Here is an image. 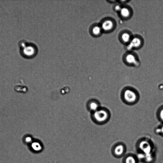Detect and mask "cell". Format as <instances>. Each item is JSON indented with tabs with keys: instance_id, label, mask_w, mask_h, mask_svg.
<instances>
[{
	"instance_id": "1",
	"label": "cell",
	"mask_w": 163,
	"mask_h": 163,
	"mask_svg": "<svg viewBox=\"0 0 163 163\" xmlns=\"http://www.w3.org/2000/svg\"><path fill=\"white\" fill-rule=\"evenodd\" d=\"M38 51L37 46L35 44L28 42L24 47L20 49V53L24 59H31L36 56Z\"/></svg>"
},
{
	"instance_id": "2",
	"label": "cell",
	"mask_w": 163,
	"mask_h": 163,
	"mask_svg": "<svg viewBox=\"0 0 163 163\" xmlns=\"http://www.w3.org/2000/svg\"><path fill=\"white\" fill-rule=\"evenodd\" d=\"M108 111L101 108L91 113L90 115L92 121L97 124H101L105 122L108 120Z\"/></svg>"
},
{
	"instance_id": "3",
	"label": "cell",
	"mask_w": 163,
	"mask_h": 163,
	"mask_svg": "<svg viewBox=\"0 0 163 163\" xmlns=\"http://www.w3.org/2000/svg\"><path fill=\"white\" fill-rule=\"evenodd\" d=\"M99 24L103 33H109L113 32L116 27L115 20L110 17L104 18L101 20Z\"/></svg>"
},
{
	"instance_id": "4",
	"label": "cell",
	"mask_w": 163,
	"mask_h": 163,
	"mask_svg": "<svg viewBox=\"0 0 163 163\" xmlns=\"http://www.w3.org/2000/svg\"><path fill=\"white\" fill-rule=\"evenodd\" d=\"M123 60L126 65L131 66L138 65L139 61L137 54L131 51H127L124 54Z\"/></svg>"
},
{
	"instance_id": "5",
	"label": "cell",
	"mask_w": 163,
	"mask_h": 163,
	"mask_svg": "<svg viewBox=\"0 0 163 163\" xmlns=\"http://www.w3.org/2000/svg\"><path fill=\"white\" fill-rule=\"evenodd\" d=\"M144 43L143 37L139 34L133 36L130 43L127 45L130 49L138 50L141 49Z\"/></svg>"
},
{
	"instance_id": "6",
	"label": "cell",
	"mask_w": 163,
	"mask_h": 163,
	"mask_svg": "<svg viewBox=\"0 0 163 163\" xmlns=\"http://www.w3.org/2000/svg\"><path fill=\"white\" fill-rule=\"evenodd\" d=\"M133 36L131 31L125 29L122 30L120 33L118 38L122 44L127 46L130 43Z\"/></svg>"
},
{
	"instance_id": "7",
	"label": "cell",
	"mask_w": 163,
	"mask_h": 163,
	"mask_svg": "<svg viewBox=\"0 0 163 163\" xmlns=\"http://www.w3.org/2000/svg\"><path fill=\"white\" fill-rule=\"evenodd\" d=\"M118 14L121 19L127 20L132 17L133 15V11L130 7L126 5H123Z\"/></svg>"
},
{
	"instance_id": "8",
	"label": "cell",
	"mask_w": 163,
	"mask_h": 163,
	"mask_svg": "<svg viewBox=\"0 0 163 163\" xmlns=\"http://www.w3.org/2000/svg\"><path fill=\"white\" fill-rule=\"evenodd\" d=\"M86 108L87 110L90 113L94 112L100 108V103L96 99H90L86 103Z\"/></svg>"
},
{
	"instance_id": "9",
	"label": "cell",
	"mask_w": 163,
	"mask_h": 163,
	"mask_svg": "<svg viewBox=\"0 0 163 163\" xmlns=\"http://www.w3.org/2000/svg\"><path fill=\"white\" fill-rule=\"evenodd\" d=\"M124 98L127 102L133 103L137 100V96L136 93L133 90L127 89L124 92Z\"/></svg>"
},
{
	"instance_id": "10",
	"label": "cell",
	"mask_w": 163,
	"mask_h": 163,
	"mask_svg": "<svg viewBox=\"0 0 163 163\" xmlns=\"http://www.w3.org/2000/svg\"><path fill=\"white\" fill-rule=\"evenodd\" d=\"M90 32L91 35L95 37L100 36L103 33L99 24H94L91 26Z\"/></svg>"
},
{
	"instance_id": "11",
	"label": "cell",
	"mask_w": 163,
	"mask_h": 163,
	"mask_svg": "<svg viewBox=\"0 0 163 163\" xmlns=\"http://www.w3.org/2000/svg\"><path fill=\"white\" fill-rule=\"evenodd\" d=\"M30 144L31 148L32 150L33 151H38L41 149V145L38 142H32Z\"/></svg>"
},
{
	"instance_id": "12",
	"label": "cell",
	"mask_w": 163,
	"mask_h": 163,
	"mask_svg": "<svg viewBox=\"0 0 163 163\" xmlns=\"http://www.w3.org/2000/svg\"><path fill=\"white\" fill-rule=\"evenodd\" d=\"M124 148L122 145H119L116 147L114 150L115 154L117 156L121 155L124 152Z\"/></svg>"
},
{
	"instance_id": "13",
	"label": "cell",
	"mask_w": 163,
	"mask_h": 163,
	"mask_svg": "<svg viewBox=\"0 0 163 163\" xmlns=\"http://www.w3.org/2000/svg\"><path fill=\"white\" fill-rule=\"evenodd\" d=\"M123 6V5L118 3V4H116L114 6L113 8V10L115 11H116V12L119 13L121 10Z\"/></svg>"
},
{
	"instance_id": "14",
	"label": "cell",
	"mask_w": 163,
	"mask_h": 163,
	"mask_svg": "<svg viewBox=\"0 0 163 163\" xmlns=\"http://www.w3.org/2000/svg\"><path fill=\"white\" fill-rule=\"evenodd\" d=\"M24 142L26 144H31L33 142V139L30 136H27L24 139Z\"/></svg>"
},
{
	"instance_id": "15",
	"label": "cell",
	"mask_w": 163,
	"mask_h": 163,
	"mask_svg": "<svg viewBox=\"0 0 163 163\" xmlns=\"http://www.w3.org/2000/svg\"><path fill=\"white\" fill-rule=\"evenodd\" d=\"M126 163H136V161L133 157L129 156L126 158Z\"/></svg>"
},
{
	"instance_id": "16",
	"label": "cell",
	"mask_w": 163,
	"mask_h": 163,
	"mask_svg": "<svg viewBox=\"0 0 163 163\" xmlns=\"http://www.w3.org/2000/svg\"><path fill=\"white\" fill-rule=\"evenodd\" d=\"M130 2L129 1H117V2L122 5H125L126 4Z\"/></svg>"
},
{
	"instance_id": "17",
	"label": "cell",
	"mask_w": 163,
	"mask_h": 163,
	"mask_svg": "<svg viewBox=\"0 0 163 163\" xmlns=\"http://www.w3.org/2000/svg\"><path fill=\"white\" fill-rule=\"evenodd\" d=\"M159 115L161 119L163 121V108L160 111Z\"/></svg>"
},
{
	"instance_id": "18",
	"label": "cell",
	"mask_w": 163,
	"mask_h": 163,
	"mask_svg": "<svg viewBox=\"0 0 163 163\" xmlns=\"http://www.w3.org/2000/svg\"><path fill=\"white\" fill-rule=\"evenodd\" d=\"M108 2L110 3L113 4L117 2V1H114H114H108Z\"/></svg>"
},
{
	"instance_id": "19",
	"label": "cell",
	"mask_w": 163,
	"mask_h": 163,
	"mask_svg": "<svg viewBox=\"0 0 163 163\" xmlns=\"http://www.w3.org/2000/svg\"><path fill=\"white\" fill-rule=\"evenodd\" d=\"M160 130L161 134L163 135V125L162 126Z\"/></svg>"
}]
</instances>
